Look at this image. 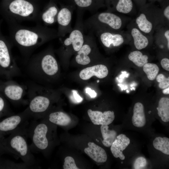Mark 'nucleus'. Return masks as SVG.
Wrapping results in <instances>:
<instances>
[{
	"mask_svg": "<svg viewBox=\"0 0 169 169\" xmlns=\"http://www.w3.org/2000/svg\"><path fill=\"white\" fill-rule=\"evenodd\" d=\"M24 125H21L2 141L8 153L20 158L23 163L32 168L36 161L28 144L27 128Z\"/></svg>",
	"mask_w": 169,
	"mask_h": 169,
	"instance_id": "obj_1",
	"label": "nucleus"
},
{
	"mask_svg": "<svg viewBox=\"0 0 169 169\" xmlns=\"http://www.w3.org/2000/svg\"><path fill=\"white\" fill-rule=\"evenodd\" d=\"M27 69L31 77L39 83L57 75L59 67L53 54L50 51H46L31 59L28 64Z\"/></svg>",
	"mask_w": 169,
	"mask_h": 169,
	"instance_id": "obj_2",
	"label": "nucleus"
},
{
	"mask_svg": "<svg viewBox=\"0 0 169 169\" xmlns=\"http://www.w3.org/2000/svg\"><path fill=\"white\" fill-rule=\"evenodd\" d=\"M57 37V31L43 27L39 30L21 28L16 31L14 40L22 50L29 52L45 42Z\"/></svg>",
	"mask_w": 169,
	"mask_h": 169,
	"instance_id": "obj_3",
	"label": "nucleus"
},
{
	"mask_svg": "<svg viewBox=\"0 0 169 169\" xmlns=\"http://www.w3.org/2000/svg\"><path fill=\"white\" fill-rule=\"evenodd\" d=\"M50 92L38 84L29 85L27 91L28 105L25 110L30 118L39 119L44 115L51 103Z\"/></svg>",
	"mask_w": 169,
	"mask_h": 169,
	"instance_id": "obj_4",
	"label": "nucleus"
},
{
	"mask_svg": "<svg viewBox=\"0 0 169 169\" xmlns=\"http://www.w3.org/2000/svg\"><path fill=\"white\" fill-rule=\"evenodd\" d=\"M84 30L93 34L99 31L112 32L121 27L122 21L115 14L109 12L94 14L84 22Z\"/></svg>",
	"mask_w": 169,
	"mask_h": 169,
	"instance_id": "obj_5",
	"label": "nucleus"
},
{
	"mask_svg": "<svg viewBox=\"0 0 169 169\" xmlns=\"http://www.w3.org/2000/svg\"><path fill=\"white\" fill-rule=\"evenodd\" d=\"M49 128L45 121H35L27 128L28 137L31 140L29 146L32 152L43 153L49 146L48 137Z\"/></svg>",
	"mask_w": 169,
	"mask_h": 169,
	"instance_id": "obj_6",
	"label": "nucleus"
},
{
	"mask_svg": "<svg viewBox=\"0 0 169 169\" xmlns=\"http://www.w3.org/2000/svg\"><path fill=\"white\" fill-rule=\"evenodd\" d=\"M0 68L2 72L9 79L19 75L20 69L12 57L8 47L0 40Z\"/></svg>",
	"mask_w": 169,
	"mask_h": 169,
	"instance_id": "obj_7",
	"label": "nucleus"
},
{
	"mask_svg": "<svg viewBox=\"0 0 169 169\" xmlns=\"http://www.w3.org/2000/svg\"><path fill=\"white\" fill-rule=\"evenodd\" d=\"M7 7L15 17L27 19L36 13L37 7L33 0H8Z\"/></svg>",
	"mask_w": 169,
	"mask_h": 169,
	"instance_id": "obj_8",
	"label": "nucleus"
},
{
	"mask_svg": "<svg viewBox=\"0 0 169 169\" xmlns=\"http://www.w3.org/2000/svg\"><path fill=\"white\" fill-rule=\"evenodd\" d=\"M76 8L70 4L61 5L57 18L58 24L57 37H63L72 30L71 22L73 12Z\"/></svg>",
	"mask_w": 169,
	"mask_h": 169,
	"instance_id": "obj_9",
	"label": "nucleus"
},
{
	"mask_svg": "<svg viewBox=\"0 0 169 169\" xmlns=\"http://www.w3.org/2000/svg\"><path fill=\"white\" fill-rule=\"evenodd\" d=\"M30 118L25 110L21 113L10 115L0 120V140L11 133Z\"/></svg>",
	"mask_w": 169,
	"mask_h": 169,
	"instance_id": "obj_10",
	"label": "nucleus"
},
{
	"mask_svg": "<svg viewBox=\"0 0 169 169\" xmlns=\"http://www.w3.org/2000/svg\"><path fill=\"white\" fill-rule=\"evenodd\" d=\"M1 89L5 96L11 102L15 103L25 102L23 98L27 95L28 91L26 86L10 80L3 84Z\"/></svg>",
	"mask_w": 169,
	"mask_h": 169,
	"instance_id": "obj_11",
	"label": "nucleus"
},
{
	"mask_svg": "<svg viewBox=\"0 0 169 169\" xmlns=\"http://www.w3.org/2000/svg\"><path fill=\"white\" fill-rule=\"evenodd\" d=\"M93 34L89 33L85 35L84 44L80 49L76 53L75 59L77 63L82 65L89 64L91 61V55L95 45Z\"/></svg>",
	"mask_w": 169,
	"mask_h": 169,
	"instance_id": "obj_12",
	"label": "nucleus"
},
{
	"mask_svg": "<svg viewBox=\"0 0 169 169\" xmlns=\"http://www.w3.org/2000/svg\"><path fill=\"white\" fill-rule=\"evenodd\" d=\"M94 33L97 36L103 45L107 48L118 47L124 42L123 37L119 33L106 31H98Z\"/></svg>",
	"mask_w": 169,
	"mask_h": 169,
	"instance_id": "obj_13",
	"label": "nucleus"
},
{
	"mask_svg": "<svg viewBox=\"0 0 169 169\" xmlns=\"http://www.w3.org/2000/svg\"><path fill=\"white\" fill-rule=\"evenodd\" d=\"M87 113L91 121L95 125H108L113 122L115 118L114 112L110 110L103 113L89 109Z\"/></svg>",
	"mask_w": 169,
	"mask_h": 169,
	"instance_id": "obj_14",
	"label": "nucleus"
},
{
	"mask_svg": "<svg viewBox=\"0 0 169 169\" xmlns=\"http://www.w3.org/2000/svg\"><path fill=\"white\" fill-rule=\"evenodd\" d=\"M108 74L107 67L102 64H97L86 68L81 70L79 76L82 80H87L95 76L100 79H103L106 77Z\"/></svg>",
	"mask_w": 169,
	"mask_h": 169,
	"instance_id": "obj_15",
	"label": "nucleus"
},
{
	"mask_svg": "<svg viewBox=\"0 0 169 169\" xmlns=\"http://www.w3.org/2000/svg\"><path fill=\"white\" fill-rule=\"evenodd\" d=\"M130 142V139L125 135L120 134L117 136L110 146V150L113 156L115 158H119L121 160H124L125 157L123 151Z\"/></svg>",
	"mask_w": 169,
	"mask_h": 169,
	"instance_id": "obj_16",
	"label": "nucleus"
},
{
	"mask_svg": "<svg viewBox=\"0 0 169 169\" xmlns=\"http://www.w3.org/2000/svg\"><path fill=\"white\" fill-rule=\"evenodd\" d=\"M68 4H73L78 9L86 10L93 13L104 5L105 0H67Z\"/></svg>",
	"mask_w": 169,
	"mask_h": 169,
	"instance_id": "obj_17",
	"label": "nucleus"
},
{
	"mask_svg": "<svg viewBox=\"0 0 169 169\" xmlns=\"http://www.w3.org/2000/svg\"><path fill=\"white\" fill-rule=\"evenodd\" d=\"M88 145L84 152L91 159L98 163H104L106 161L107 156L105 150L92 142H89Z\"/></svg>",
	"mask_w": 169,
	"mask_h": 169,
	"instance_id": "obj_18",
	"label": "nucleus"
},
{
	"mask_svg": "<svg viewBox=\"0 0 169 169\" xmlns=\"http://www.w3.org/2000/svg\"><path fill=\"white\" fill-rule=\"evenodd\" d=\"M54 1L50 0L41 15L42 21L47 24H52L57 21V17L59 9Z\"/></svg>",
	"mask_w": 169,
	"mask_h": 169,
	"instance_id": "obj_19",
	"label": "nucleus"
},
{
	"mask_svg": "<svg viewBox=\"0 0 169 169\" xmlns=\"http://www.w3.org/2000/svg\"><path fill=\"white\" fill-rule=\"evenodd\" d=\"M132 121L133 125L137 127H143L146 123L144 107L140 102L135 103L133 108Z\"/></svg>",
	"mask_w": 169,
	"mask_h": 169,
	"instance_id": "obj_20",
	"label": "nucleus"
},
{
	"mask_svg": "<svg viewBox=\"0 0 169 169\" xmlns=\"http://www.w3.org/2000/svg\"><path fill=\"white\" fill-rule=\"evenodd\" d=\"M49 121L56 125L65 126L70 123V117L66 113L60 111L52 112L48 115Z\"/></svg>",
	"mask_w": 169,
	"mask_h": 169,
	"instance_id": "obj_21",
	"label": "nucleus"
},
{
	"mask_svg": "<svg viewBox=\"0 0 169 169\" xmlns=\"http://www.w3.org/2000/svg\"><path fill=\"white\" fill-rule=\"evenodd\" d=\"M131 33L134 40V45L137 49L141 50L148 46L149 44L148 38L138 29L133 28Z\"/></svg>",
	"mask_w": 169,
	"mask_h": 169,
	"instance_id": "obj_22",
	"label": "nucleus"
},
{
	"mask_svg": "<svg viewBox=\"0 0 169 169\" xmlns=\"http://www.w3.org/2000/svg\"><path fill=\"white\" fill-rule=\"evenodd\" d=\"M157 113L161 120L164 122L169 121V99L163 97L159 100L157 108Z\"/></svg>",
	"mask_w": 169,
	"mask_h": 169,
	"instance_id": "obj_23",
	"label": "nucleus"
},
{
	"mask_svg": "<svg viewBox=\"0 0 169 169\" xmlns=\"http://www.w3.org/2000/svg\"><path fill=\"white\" fill-rule=\"evenodd\" d=\"M109 126L107 125H101L100 130L103 140L102 143L106 147H110L112 144L117 136L116 132L114 130L108 129Z\"/></svg>",
	"mask_w": 169,
	"mask_h": 169,
	"instance_id": "obj_24",
	"label": "nucleus"
},
{
	"mask_svg": "<svg viewBox=\"0 0 169 169\" xmlns=\"http://www.w3.org/2000/svg\"><path fill=\"white\" fill-rule=\"evenodd\" d=\"M136 22L139 29L145 33H149L152 29V23L147 19L144 13H141L136 18Z\"/></svg>",
	"mask_w": 169,
	"mask_h": 169,
	"instance_id": "obj_25",
	"label": "nucleus"
},
{
	"mask_svg": "<svg viewBox=\"0 0 169 169\" xmlns=\"http://www.w3.org/2000/svg\"><path fill=\"white\" fill-rule=\"evenodd\" d=\"M129 59L139 67H142L148 63V56L143 55L139 51H135L131 52L128 55Z\"/></svg>",
	"mask_w": 169,
	"mask_h": 169,
	"instance_id": "obj_26",
	"label": "nucleus"
},
{
	"mask_svg": "<svg viewBox=\"0 0 169 169\" xmlns=\"http://www.w3.org/2000/svg\"><path fill=\"white\" fill-rule=\"evenodd\" d=\"M153 144L156 150L163 153L169 155V139L167 137H158L153 140Z\"/></svg>",
	"mask_w": 169,
	"mask_h": 169,
	"instance_id": "obj_27",
	"label": "nucleus"
},
{
	"mask_svg": "<svg viewBox=\"0 0 169 169\" xmlns=\"http://www.w3.org/2000/svg\"><path fill=\"white\" fill-rule=\"evenodd\" d=\"M113 7L119 13H128L132 10L133 3L131 0H118L117 2L109 8V9Z\"/></svg>",
	"mask_w": 169,
	"mask_h": 169,
	"instance_id": "obj_28",
	"label": "nucleus"
},
{
	"mask_svg": "<svg viewBox=\"0 0 169 169\" xmlns=\"http://www.w3.org/2000/svg\"><path fill=\"white\" fill-rule=\"evenodd\" d=\"M143 70L149 80H153L157 75L159 69L156 64L147 63L143 66Z\"/></svg>",
	"mask_w": 169,
	"mask_h": 169,
	"instance_id": "obj_29",
	"label": "nucleus"
},
{
	"mask_svg": "<svg viewBox=\"0 0 169 169\" xmlns=\"http://www.w3.org/2000/svg\"><path fill=\"white\" fill-rule=\"evenodd\" d=\"M30 168L23 162L17 163L9 161H0V169H27Z\"/></svg>",
	"mask_w": 169,
	"mask_h": 169,
	"instance_id": "obj_30",
	"label": "nucleus"
},
{
	"mask_svg": "<svg viewBox=\"0 0 169 169\" xmlns=\"http://www.w3.org/2000/svg\"><path fill=\"white\" fill-rule=\"evenodd\" d=\"M156 81L159 83L158 86L161 89H164L169 86V77L166 78L162 74H160L156 77Z\"/></svg>",
	"mask_w": 169,
	"mask_h": 169,
	"instance_id": "obj_31",
	"label": "nucleus"
},
{
	"mask_svg": "<svg viewBox=\"0 0 169 169\" xmlns=\"http://www.w3.org/2000/svg\"><path fill=\"white\" fill-rule=\"evenodd\" d=\"M64 169H79L76 166L74 159L70 156L66 157L64 159L63 166Z\"/></svg>",
	"mask_w": 169,
	"mask_h": 169,
	"instance_id": "obj_32",
	"label": "nucleus"
},
{
	"mask_svg": "<svg viewBox=\"0 0 169 169\" xmlns=\"http://www.w3.org/2000/svg\"><path fill=\"white\" fill-rule=\"evenodd\" d=\"M146 161L143 157H140L135 160L134 164V168L135 169H143L146 165Z\"/></svg>",
	"mask_w": 169,
	"mask_h": 169,
	"instance_id": "obj_33",
	"label": "nucleus"
},
{
	"mask_svg": "<svg viewBox=\"0 0 169 169\" xmlns=\"http://www.w3.org/2000/svg\"><path fill=\"white\" fill-rule=\"evenodd\" d=\"M6 106V103L4 99L0 95V113H5Z\"/></svg>",
	"mask_w": 169,
	"mask_h": 169,
	"instance_id": "obj_34",
	"label": "nucleus"
},
{
	"mask_svg": "<svg viewBox=\"0 0 169 169\" xmlns=\"http://www.w3.org/2000/svg\"><path fill=\"white\" fill-rule=\"evenodd\" d=\"M161 64L162 68L166 70L169 71V59L167 58H164L161 61Z\"/></svg>",
	"mask_w": 169,
	"mask_h": 169,
	"instance_id": "obj_35",
	"label": "nucleus"
},
{
	"mask_svg": "<svg viewBox=\"0 0 169 169\" xmlns=\"http://www.w3.org/2000/svg\"><path fill=\"white\" fill-rule=\"evenodd\" d=\"M73 94V96L75 101L78 103L82 102L83 100L82 98L79 95L77 91L75 90H73L72 91Z\"/></svg>",
	"mask_w": 169,
	"mask_h": 169,
	"instance_id": "obj_36",
	"label": "nucleus"
},
{
	"mask_svg": "<svg viewBox=\"0 0 169 169\" xmlns=\"http://www.w3.org/2000/svg\"><path fill=\"white\" fill-rule=\"evenodd\" d=\"M85 90L86 93H88L92 98L95 97L97 95V93L95 90H92L90 88H87Z\"/></svg>",
	"mask_w": 169,
	"mask_h": 169,
	"instance_id": "obj_37",
	"label": "nucleus"
},
{
	"mask_svg": "<svg viewBox=\"0 0 169 169\" xmlns=\"http://www.w3.org/2000/svg\"><path fill=\"white\" fill-rule=\"evenodd\" d=\"M8 153L3 145L2 139L0 140V156L5 153Z\"/></svg>",
	"mask_w": 169,
	"mask_h": 169,
	"instance_id": "obj_38",
	"label": "nucleus"
},
{
	"mask_svg": "<svg viewBox=\"0 0 169 169\" xmlns=\"http://www.w3.org/2000/svg\"><path fill=\"white\" fill-rule=\"evenodd\" d=\"M164 14L166 18L168 20H169V6H167L165 8L164 11Z\"/></svg>",
	"mask_w": 169,
	"mask_h": 169,
	"instance_id": "obj_39",
	"label": "nucleus"
},
{
	"mask_svg": "<svg viewBox=\"0 0 169 169\" xmlns=\"http://www.w3.org/2000/svg\"><path fill=\"white\" fill-rule=\"evenodd\" d=\"M164 36L166 38L167 42V47L168 49H169V30H166L164 33Z\"/></svg>",
	"mask_w": 169,
	"mask_h": 169,
	"instance_id": "obj_40",
	"label": "nucleus"
},
{
	"mask_svg": "<svg viewBox=\"0 0 169 169\" xmlns=\"http://www.w3.org/2000/svg\"><path fill=\"white\" fill-rule=\"evenodd\" d=\"M162 93L164 94L168 95L169 94V87H168L163 89Z\"/></svg>",
	"mask_w": 169,
	"mask_h": 169,
	"instance_id": "obj_41",
	"label": "nucleus"
},
{
	"mask_svg": "<svg viewBox=\"0 0 169 169\" xmlns=\"http://www.w3.org/2000/svg\"><path fill=\"white\" fill-rule=\"evenodd\" d=\"M99 82V80H97V82L98 83Z\"/></svg>",
	"mask_w": 169,
	"mask_h": 169,
	"instance_id": "obj_42",
	"label": "nucleus"
},
{
	"mask_svg": "<svg viewBox=\"0 0 169 169\" xmlns=\"http://www.w3.org/2000/svg\"><path fill=\"white\" fill-rule=\"evenodd\" d=\"M127 93H128H128L129 92V91H127Z\"/></svg>",
	"mask_w": 169,
	"mask_h": 169,
	"instance_id": "obj_43",
	"label": "nucleus"
},
{
	"mask_svg": "<svg viewBox=\"0 0 169 169\" xmlns=\"http://www.w3.org/2000/svg\"><path fill=\"white\" fill-rule=\"evenodd\" d=\"M54 0V1H55V0Z\"/></svg>",
	"mask_w": 169,
	"mask_h": 169,
	"instance_id": "obj_44",
	"label": "nucleus"
}]
</instances>
